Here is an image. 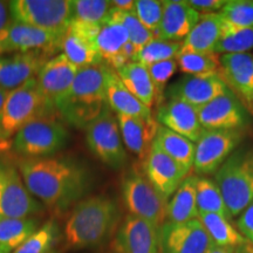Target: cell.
I'll list each match as a JSON object with an SVG mask.
<instances>
[{
    "label": "cell",
    "instance_id": "1",
    "mask_svg": "<svg viewBox=\"0 0 253 253\" xmlns=\"http://www.w3.org/2000/svg\"><path fill=\"white\" fill-rule=\"evenodd\" d=\"M19 172L31 195L55 212L80 201L89 184L84 168L71 158H25Z\"/></svg>",
    "mask_w": 253,
    "mask_h": 253
},
{
    "label": "cell",
    "instance_id": "2",
    "mask_svg": "<svg viewBox=\"0 0 253 253\" xmlns=\"http://www.w3.org/2000/svg\"><path fill=\"white\" fill-rule=\"evenodd\" d=\"M120 210L112 198L90 196L75 205L63 229V248L82 251L103 246L119 229Z\"/></svg>",
    "mask_w": 253,
    "mask_h": 253
},
{
    "label": "cell",
    "instance_id": "3",
    "mask_svg": "<svg viewBox=\"0 0 253 253\" xmlns=\"http://www.w3.org/2000/svg\"><path fill=\"white\" fill-rule=\"evenodd\" d=\"M109 67L104 65L79 69L72 87L55 106V110L68 125L86 129L104 109L106 79Z\"/></svg>",
    "mask_w": 253,
    "mask_h": 253
},
{
    "label": "cell",
    "instance_id": "4",
    "mask_svg": "<svg viewBox=\"0 0 253 253\" xmlns=\"http://www.w3.org/2000/svg\"><path fill=\"white\" fill-rule=\"evenodd\" d=\"M230 217H238L253 199V148L239 149L214 172Z\"/></svg>",
    "mask_w": 253,
    "mask_h": 253
},
{
    "label": "cell",
    "instance_id": "5",
    "mask_svg": "<svg viewBox=\"0 0 253 253\" xmlns=\"http://www.w3.org/2000/svg\"><path fill=\"white\" fill-rule=\"evenodd\" d=\"M54 110L40 93L37 79H31L9 91L0 108V142L11 140L33 120L48 116Z\"/></svg>",
    "mask_w": 253,
    "mask_h": 253
},
{
    "label": "cell",
    "instance_id": "6",
    "mask_svg": "<svg viewBox=\"0 0 253 253\" xmlns=\"http://www.w3.org/2000/svg\"><path fill=\"white\" fill-rule=\"evenodd\" d=\"M68 141V130L58 119L41 116L28 123L13 137L12 147L25 158H45L59 153Z\"/></svg>",
    "mask_w": 253,
    "mask_h": 253
},
{
    "label": "cell",
    "instance_id": "7",
    "mask_svg": "<svg viewBox=\"0 0 253 253\" xmlns=\"http://www.w3.org/2000/svg\"><path fill=\"white\" fill-rule=\"evenodd\" d=\"M121 191L129 214L149 221L161 230L166 221L167 203L148 181L143 170L130 168L122 178Z\"/></svg>",
    "mask_w": 253,
    "mask_h": 253
},
{
    "label": "cell",
    "instance_id": "8",
    "mask_svg": "<svg viewBox=\"0 0 253 253\" xmlns=\"http://www.w3.org/2000/svg\"><path fill=\"white\" fill-rule=\"evenodd\" d=\"M9 11L14 21L63 36L72 20L71 0H13Z\"/></svg>",
    "mask_w": 253,
    "mask_h": 253
},
{
    "label": "cell",
    "instance_id": "9",
    "mask_svg": "<svg viewBox=\"0 0 253 253\" xmlns=\"http://www.w3.org/2000/svg\"><path fill=\"white\" fill-rule=\"evenodd\" d=\"M106 108L86 126V141L91 153L112 169H120L126 162V153L116 115Z\"/></svg>",
    "mask_w": 253,
    "mask_h": 253
},
{
    "label": "cell",
    "instance_id": "10",
    "mask_svg": "<svg viewBox=\"0 0 253 253\" xmlns=\"http://www.w3.org/2000/svg\"><path fill=\"white\" fill-rule=\"evenodd\" d=\"M240 129L233 130H204L195 145L194 170L197 176L214 173L235 153L243 140Z\"/></svg>",
    "mask_w": 253,
    "mask_h": 253
},
{
    "label": "cell",
    "instance_id": "11",
    "mask_svg": "<svg viewBox=\"0 0 253 253\" xmlns=\"http://www.w3.org/2000/svg\"><path fill=\"white\" fill-rule=\"evenodd\" d=\"M43 205L28 191L20 172L13 166L0 162V216L37 217Z\"/></svg>",
    "mask_w": 253,
    "mask_h": 253
},
{
    "label": "cell",
    "instance_id": "12",
    "mask_svg": "<svg viewBox=\"0 0 253 253\" xmlns=\"http://www.w3.org/2000/svg\"><path fill=\"white\" fill-rule=\"evenodd\" d=\"M63 36L13 21L0 36V55L32 50H48L54 53L55 49L61 47Z\"/></svg>",
    "mask_w": 253,
    "mask_h": 253
},
{
    "label": "cell",
    "instance_id": "13",
    "mask_svg": "<svg viewBox=\"0 0 253 253\" xmlns=\"http://www.w3.org/2000/svg\"><path fill=\"white\" fill-rule=\"evenodd\" d=\"M231 91L219 74L204 78L184 75L167 88L166 96L168 100L182 101L198 109Z\"/></svg>",
    "mask_w": 253,
    "mask_h": 253
},
{
    "label": "cell",
    "instance_id": "14",
    "mask_svg": "<svg viewBox=\"0 0 253 253\" xmlns=\"http://www.w3.org/2000/svg\"><path fill=\"white\" fill-rule=\"evenodd\" d=\"M161 253H205L211 239L201 220L164 223L160 230Z\"/></svg>",
    "mask_w": 253,
    "mask_h": 253
},
{
    "label": "cell",
    "instance_id": "15",
    "mask_svg": "<svg viewBox=\"0 0 253 253\" xmlns=\"http://www.w3.org/2000/svg\"><path fill=\"white\" fill-rule=\"evenodd\" d=\"M113 244L119 253H161L160 230L128 213L119 225Z\"/></svg>",
    "mask_w": 253,
    "mask_h": 253
},
{
    "label": "cell",
    "instance_id": "16",
    "mask_svg": "<svg viewBox=\"0 0 253 253\" xmlns=\"http://www.w3.org/2000/svg\"><path fill=\"white\" fill-rule=\"evenodd\" d=\"M143 172L150 184L166 203L172 197L176 190L188 176L178 164H176L162 150L153 143L149 154L143 160Z\"/></svg>",
    "mask_w": 253,
    "mask_h": 253
},
{
    "label": "cell",
    "instance_id": "17",
    "mask_svg": "<svg viewBox=\"0 0 253 253\" xmlns=\"http://www.w3.org/2000/svg\"><path fill=\"white\" fill-rule=\"evenodd\" d=\"M52 54L48 50H32L0 56V87L11 91L37 78Z\"/></svg>",
    "mask_w": 253,
    "mask_h": 253
},
{
    "label": "cell",
    "instance_id": "18",
    "mask_svg": "<svg viewBox=\"0 0 253 253\" xmlns=\"http://www.w3.org/2000/svg\"><path fill=\"white\" fill-rule=\"evenodd\" d=\"M79 68L63 53L50 58L38 74L37 84L40 93L49 106H55L72 87Z\"/></svg>",
    "mask_w": 253,
    "mask_h": 253
},
{
    "label": "cell",
    "instance_id": "19",
    "mask_svg": "<svg viewBox=\"0 0 253 253\" xmlns=\"http://www.w3.org/2000/svg\"><path fill=\"white\" fill-rule=\"evenodd\" d=\"M204 130H233L245 123L243 104L231 91L196 109Z\"/></svg>",
    "mask_w": 253,
    "mask_h": 253
},
{
    "label": "cell",
    "instance_id": "20",
    "mask_svg": "<svg viewBox=\"0 0 253 253\" xmlns=\"http://www.w3.org/2000/svg\"><path fill=\"white\" fill-rule=\"evenodd\" d=\"M201 19V14L189 5L188 0H164L163 14L155 39L184 40Z\"/></svg>",
    "mask_w": 253,
    "mask_h": 253
},
{
    "label": "cell",
    "instance_id": "21",
    "mask_svg": "<svg viewBox=\"0 0 253 253\" xmlns=\"http://www.w3.org/2000/svg\"><path fill=\"white\" fill-rule=\"evenodd\" d=\"M156 121L176 134L196 143L204 132L197 110L178 100H167L157 107Z\"/></svg>",
    "mask_w": 253,
    "mask_h": 253
},
{
    "label": "cell",
    "instance_id": "22",
    "mask_svg": "<svg viewBox=\"0 0 253 253\" xmlns=\"http://www.w3.org/2000/svg\"><path fill=\"white\" fill-rule=\"evenodd\" d=\"M121 137L129 151L136 155L141 160H144L149 154L151 145L158 129L156 119L138 118V116H126L116 114Z\"/></svg>",
    "mask_w": 253,
    "mask_h": 253
},
{
    "label": "cell",
    "instance_id": "23",
    "mask_svg": "<svg viewBox=\"0 0 253 253\" xmlns=\"http://www.w3.org/2000/svg\"><path fill=\"white\" fill-rule=\"evenodd\" d=\"M219 75L230 89L235 90L250 103L253 95V54L220 55Z\"/></svg>",
    "mask_w": 253,
    "mask_h": 253
},
{
    "label": "cell",
    "instance_id": "24",
    "mask_svg": "<svg viewBox=\"0 0 253 253\" xmlns=\"http://www.w3.org/2000/svg\"><path fill=\"white\" fill-rule=\"evenodd\" d=\"M129 42V34L121 23L109 17L101 24L96 43L102 62L113 71H118L126 63L131 62L123 55L122 49Z\"/></svg>",
    "mask_w": 253,
    "mask_h": 253
},
{
    "label": "cell",
    "instance_id": "25",
    "mask_svg": "<svg viewBox=\"0 0 253 253\" xmlns=\"http://www.w3.org/2000/svg\"><path fill=\"white\" fill-rule=\"evenodd\" d=\"M226 30L218 13L201 14L197 25L181 42L182 53H213V49Z\"/></svg>",
    "mask_w": 253,
    "mask_h": 253
},
{
    "label": "cell",
    "instance_id": "26",
    "mask_svg": "<svg viewBox=\"0 0 253 253\" xmlns=\"http://www.w3.org/2000/svg\"><path fill=\"white\" fill-rule=\"evenodd\" d=\"M107 104L115 114L138 118H153L151 109L128 90L115 71L108 69L106 79Z\"/></svg>",
    "mask_w": 253,
    "mask_h": 253
},
{
    "label": "cell",
    "instance_id": "27",
    "mask_svg": "<svg viewBox=\"0 0 253 253\" xmlns=\"http://www.w3.org/2000/svg\"><path fill=\"white\" fill-rule=\"evenodd\" d=\"M197 175H188L169 199L166 208L164 223L181 224L198 218L197 203H196V185Z\"/></svg>",
    "mask_w": 253,
    "mask_h": 253
},
{
    "label": "cell",
    "instance_id": "28",
    "mask_svg": "<svg viewBox=\"0 0 253 253\" xmlns=\"http://www.w3.org/2000/svg\"><path fill=\"white\" fill-rule=\"evenodd\" d=\"M63 54L79 69L102 65L96 43L69 25L61 41Z\"/></svg>",
    "mask_w": 253,
    "mask_h": 253
},
{
    "label": "cell",
    "instance_id": "29",
    "mask_svg": "<svg viewBox=\"0 0 253 253\" xmlns=\"http://www.w3.org/2000/svg\"><path fill=\"white\" fill-rule=\"evenodd\" d=\"M154 144L171 158L173 162L178 164L186 175L191 172L194 168L196 148L194 142L188 140L184 136L176 134L166 126H158Z\"/></svg>",
    "mask_w": 253,
    "mask_h": 253
},
{
    "label": "cell",
    "instance_id": "30",
    "mask_svg": "<svg viewBox=\"0 0 253 253\" xmlns=\"http://www.w3.org/2000/svg\"><path fill=\"white\" fill-rule=\"evenodd\" d=\"M115 72L128 90L151 109L156 96L148 68L140 62L131 61Z\"/></svg>",
    "mask_w": 253,
    "mask_h": 253
},
{
    "label": "cell",
    "instance_id": "31",
    "mask_svg": "<svg viewBox=\"0 0 253 253\" xmlns=\"http://www.w3.org/2000/svg\"><path fill=\"white\" fill-rule=\"evenodd\" d=\"M40 227L38 217L7 218L0 216V246L13 252Z\"/></svg>",
    "mask_w": 253,
    "mask_h": 253
},
{
    "label": "cell",
    "instance_id": "32",
    "mask_svg": "<svg viewBox=\"0 0 253 253\" xmlns=\"http://www.w3.org/2000/svg\"><path fill=\"white\" fill-rule=\"evenodd\" d=\"M198 219L203 224L205 231L213 244L237 248L248 242L225 217L217 213H201L198 214Z\"/></svg>",
    "mask_w": 253,
    "mask_h": 253
},
{
    "label": "cell",
    "instance_id": "33",
    "mask_svg": "<svg viewBox=\"0 0 253 253\" xmlns=\"http://www.w3.org/2000/svg\"><path fill=\"white\" fill-rule=\"evenodd\" d=\"M196 203H197L198 214L217 213L231 220L225 202L217 183L207 176H198L196 185Z\"/></svg>",
    "mask_w": 253,
    "mask_h": 253
},
{
    "label": "cell",
    "instance_id": "34",
    "mask_svg": "<svg viewBox=\"0 0 253 253\" xmlns=\"http://www.w3.org/2000/svg\"><path fill=\"white\" fill-rule=\"evenodd\" d=\"M178 69L190 77H212L219 74V55L216 53H182L177 56Z\"/></svg>",
    "mask_w": 253,
    "mask_h": 253
},
{
    "label": "cell",
    "instance_id": "35",
    "mask_svg": "<svg viewBox=\"0 0 253 253\" xmlns=\"http://www.w3.org/2000/svg\"><path fill=\"white\" fill-rule=\"evenodd\" d=\"M110 9L112 2L107 0H71L72 20L79 23L103 24L108 18Z\"/></svg>",
    "mask_w": 253,
    "mask_h": 253
},
{
    "label": "cell",
    "instance_id": "36",
    "mask_svg": "<svg viewBox=\"0 0 253 253\" xmlns=\"http://www.w3.org/2000/svg\"><path fill=\"white\" fill-rule=\"evenodd\" d=\"M60 237L59 227L54 220L40 225L23 245L12 253H53Z\"/></svg>",
    "mask_w": 253,
    "mask_h": 253
},
{
    "label": "cell",
    "instance_id": "37",
    "mask_svg": "<svg viewBox=\"0 0 253 253\" xmlns=\"http://www.w3.org/2000/svg\"><path fill=\"white\" fill-rule=\"evenodd\" d=\"M253 48V27L232 28L226 26L223 37L214 47L217 55L249 53Z\"/></svg>",
    "mask_w": 253,
    "mask_h": 253
},
{
    "label": "cell",
    "instance_id": "38",
    "mask_svg": "<svg viewBox=\"0 0 253 253\" xmlns=\"http://www.w3.org/2000/svg\"><path fill=\"white\" fill-rule=\"evenodd\" d=\"M179 52H181V42L154 39L138 50L134 61L140 62L148 67L154 63L177 59Z\"/></svg>",
    "mask_w": 253,
    "mask_h": 253
},
{
    "label": "cell",
    "instance_id": "39",
    "mask_svg": "<svg viewBox=\"0 0 253 253\" xmlns=\"http://www.w3.org/2000/svg\"><path fill=\"white\" fill-rule=\"evenodd\" d=\"M109 17L121 23L126 27L129 34V41L137 48V50H140L142 47H144L151 40L155 39L153 32L147 30L141 24V21L136 17L134 11H120V9L112 7V9L109 11Z\"/></svg>",
    "mask_w": 253,
    "mask_h": 253
},
{
    "label": "cell",
    "instance_id": "40",
    "mask_svg": "<svg viewBox=\"0 0 253 253\" xmlns=\"http://www.w3.org/2000/svg\"><path fill=\"white\" fill-rule=\"evenodd\" d=\"M218 14L229 27H253V0H227Z\"/></svg>",
    "mask_w": 253,
    "mask_h": 253
},
{
    "label": "cell",
    "instance_id": "41",
    "mask_svg": "<svg viewBox=\"0 0 253 253\" xmlns=\"http://www.w3.org/2000/svg\"><path fill=\"white\" fill-rule=\"evenodd\" d=\"M147 68L155 88V96H156L155 104L158 107L166 101L167 84L175 75L178 69V65H177V60L173 59L154 63V65L148 66Z\"/></svg>",
    "mask_w": 253,
    "mask_h": 253
},
{
    "label": "cell",
    "instance_id": "42",
    "mask_svg": "<svg viewBox=\"0 0 253 253\" xmlns=\"http://www.w3.org/2000/svg\"><path fill=\"white\" fill-rule=\"evenodd\" d=\"M134 13L141 24L153 32L154 36L160 26L163 14V1L160 0H136Z\"/></svg>",
    "mask_w": 253,
    "mask_h": 253
},
{
    "label": "cell",
    "instance_id": "43",
    "mask_svg": "<svg viewBox=\"0 0 253 253\" xmlns=\"http://www.w3.org/2000/svg\"><path fill=\"white\" fill-rule=\"evenodd\" d=\"M237 230L253 245V199L237 219Z\"/></svg>",
    "mask_w": 253,
    "mask_h": 253
},
{
    "label": "cell",
    "instance_id": "44",
    "mask_svg": "<svg viewBox=\"0 0 253 253\" xmlns=\"http://www.w3.org/2000/svg\"><path fill=\"white\" fill-rule=\"evenodd\" d=\"M227 0H188L189 5L199 14L218 13Z\"/></svg>",
    "mask_w": 253,
    "mask_h": 253
},
{
    "label": "cell",
    "instance_id": "45",
    "mask_svg": "<svg viewBox=\"0 0 253 253\" xmlns=\"http://www.w3.org/2000/svg\"><path fill=\"white\" fill-rule=\"evenodd\" d=\"M11 11H9V2L0 1V36L13 23Z\"/></svg>",
    "mask_w": 253,
    "mask_h": 253
},
{
    "label": "cell",
    "instance_id": "46",
    "mask_svg": "<svg viewBox=\"0 0 253 253\" xmlns=\"http://www.w3.org/2000/svg\"><path fill=\"white\" fill-rule=\"evenodd\" d=\"M110 2H112V7L120 9V11L131 12L134 11L135 7L134 0H113V1Z\"/></svg>",
    "mask_w": 253,
    "mask_h": 253
},
{
    "label": "cell",
    "instance_id": "47",
    "mask_svg": "<svg viewBox=\"0 0 253 253\" xmlns=\"http://www.w3.org/2000/svg\"><path fill=\"white\" fill-rule=\"evenodd\" d=\"M235 249L236 248H230V246H218L211 243L205 253H235Z\"/></svg>",
    "mask_w": 253,
    "mask_h": 253
},
{
    "label": "cell",
    "instance_id": "48",
    "mask_svg": "<svg viewBox=\"0 0 253 253\" xmlns=\"http://www.w3.org/2000/svg\"><path fill=\"white\" fill-rule=\"evenodd\" d=\"M235 253H253V245L251 243L245 242L244 244L237 246L235 249Z\"/></svg>",
    "mask_w": 253,
    "mask_h": 253
},
{
    "label": "cell",
    "instance_id": "49",
    "mask_svg": "<svg viewBox=\"0 0 253 253\" xmlns=\"http://www.w3.org/2000/svg\"><path fill=\"white\" fill-rule=\"evenodd\" d=\"M8 93H9V91L2 89V88L0 87V108H1L2 103L5 102V100H6V97H7Z\"/></svg>",
    "mask_w": 253,
    "mask_h": 253
},
{
    "label": "cell",
    "instance_id": "50",
    "mask_svg": "<svg viewBox=\"0 0 253 253\" xmlns=\"http://www.w3.org/2000/svg\"><path fill=\"white\" fill-rule=\"evenodd\" d=\"M86 253H119L118 251H116L115 246H114V244L112 245V248L109 249H104V250H101V251H94V252H86Z\"/></svg>",
    "mask_w": 253,
    "mask_h": 253
},
{
    "label": "cell",
    "instance_id": "51",
    "mask_svg": "<svg viewBox=\"0 0 253 253\" xmlns=\"http://www.w3.org/2000/svg\"><path fill=\"white\" fill-rule=\"evenodd\" d=\"M0 253H11V252L7 251V250L4 249V248H1V246H0Z\"/></svg>",
    "mask_w": 253,
    "mask_h": 253
},
{
    "label": "cell",
    "instance_id": "52",
    "mask_svg": "<svg viewBox=\"0 0 253 253\" xmlns=\"http://www.w3.org/2000/svg\"><path fill=\"white\" fill-rule=\"evenodd\" d=\"M250 103H251L252 107H253V95H252V97H251V101H250Z\"/></svg>",
    "mask_w": 253,
    "mask_h": 253
}]
</instances>
